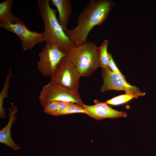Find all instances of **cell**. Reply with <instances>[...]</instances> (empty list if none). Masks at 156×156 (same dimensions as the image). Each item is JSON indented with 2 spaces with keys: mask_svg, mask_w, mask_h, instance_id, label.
Returning a JSON list of instances; mask_svg holds the SVG:
<instances>
[{
  "mask_svg": "<svg viewBox=\"0 0 156 156\" xmlns=\"http://www.w3.org/2000/svg\"><path fill=\"white\" fill-rule=\"evenodd\" d=\"M0 27L16 34L25 51L31 50L36 44L46 42L42 33L31 31L21 20L14 23L9 22L0 23Z\"/></svg>",
  "mask_w": 156,
  "mask_h": 156,
  "instance_id": "obj_6",
  "label": "cell"
},
{
  "mask_svg": "<svg viewBox=\"0 0 156 156\" xmlns=\"http://www.w3.org/2000/svg\"><path fill=\"white\" fill-rule=\"evenodd\" d=\"M109 65L110 69L112 71L119 74L125 79V76L121 73L117 68L112 57V54L108 53Z\"/></svg>",
  "mask_w": 156,
  "mask_h": 156,
  "instance_id": "obj_19",
  "label": "cell"
},
{
  "mask_svg": "<svg viewBox=\"0 0 156 156\" xmlns=\"http://www.w3.org/2000/svg\"><path fill=\"white\" fill-rule=\"evenodd\" d=\"M50 2L55 6L58 12V21L64 31L71 15L72 10L70 0H50Z\"/></svg>",
  "mask_w": 156,
  "mask_h": 156,
  "instance_id": "obj_10",
  "label": "cell"
},
{
  "mask_svg": "<svg viewBox=\"0 0 156 156\" xmlns=\"http://www.w3.org/2000/svg\"><path fill=\"white\" fill-rule=\"evenodd\" d=\"M59 101H52L48 104L43 108L44 111L46 114L51 115L57 110Z\"/></svg>",
  "mask_w": 156,
  "mask_h": 156,
  "instance_id": "obj_18",
  "label": "cell"
},
{
  "mask_svg": "<svg viewBox=\"0 0 156 156\" xmlns=\"http://www.w3.org/2000/svg\"><path fill=\"white\" fill-rule=\"evenodd\" d=\"M39 13L44 25L42 32L46 42L55 45L66 55L74 46L57 18L56 12L50 5V0H37Z\"/></svg>",
  "mask_w": 156,
  "mask_h": 156,
  "instance_id": "obj_2",
  "label": "cell"
},
{
  "mask_svg": "<svg viewBox=\"0 0 156 156\" xmlns=\"http://www.w3.org/2000/svg\"><path fill=\"white\" fill-rule=\"evenodd\" d=\"M108 44V41L105 39L98 47L99 67H101L102 69H110L109 65L108 53L107 51Z\"/></svg>",
  "mask_w": 156,
  "mask_h": 156,
  "instance_id": "obj_13",
  "label": "cell"
},
{
  "mask_svg": "<svg viewBox=\"0 0 156 156\" xmlns=\"http://www.w3.org/2000/svg\"><path fill=\"white\" fill-rule=\"evenodd\" d=\"M114 5L110 0H90L79 14L76 27L65 31L73 45L77 46L86 42L91 30L106 21Z\"/></svg>",
  "mask_w": 156,
  "mask_h": 156,
  "instance_id": "obj_1",
  "label": "cell"
},
{
  "mask_svg": "<svg viewBox=\"0 0 156 156\" xmlns=\"http://www.w3.org/2000/svg\"><path fill=\"white\" fill-rule=\"evenodd\" d=\"M66 55L56 46L46 42L38 54L37 68L43 75L51 77L60 61Z\"/></svg>",
  "mask_w": 156,
  "mask_h": 156,
  "instance_id": "obj_7",
  "label": "cell"
},
{
  "mask_svg": "<svg viewBox=\"0 0 156 156\" xmlns=\"http://www.w3.org/2000/svg\"><path fill=\"white\" fill-rule=\"evenodd\" d=\"M13 2V0H6L0 3V23L9 22L14 23L21 20L11 12Z\"/></svg>",
  "mask_w": 156,
  "mask_h": 156,
  "instance_id": "obj_11",
  "label": "cell"
},
{
  "mask_svg": "<svg viewBox=\"0 0 156 156\" xmlns=\"http://www.w3.org/2000/svg\"><path fill=\"white\" fill-rule=\"evenodd\" d=\"M98 47L94 42L88 41L80 45L74 46L65 57L81 76L88 77L99 67Z\"/></svg>",
  "mask_w": 156,
  "mask_h": 156,
  "instance_id": "obj_3",
  "label": "cell"
},
{
  "mask_svg": "<svg viewBox=\"0 0 156 156\" xmlns=\"http://www.w3.org/2000/svg\"><path fill=\"white\" fill-rule=\"evenodd\" d=\"M12 76L11 67L9 68L5 77L3 88L0 93V116L1 118L5 117V111L3 107V101L4 99L8 97V91L9 88V81Z\"/></svg>",
  "mask_w": 156,
  "mask_h": 156,
  "instance_id": "obj_12",
  "label": "cell"
},
{
  "mask_svg": "<svg viewBox=\"0 0 156 156\" xmlns=\"http://www.w3.org/2000/svg\"><path fill=\"white\" fill-rule=\"evenodd\" d=\"M18 111L17 107L15 105L12 106L8 109L9 120L7 124L1 131L6 135H11V130L12 126L16 119V114Z\"/></svg>",
  "mask_w": 156,
  "mask_h": 156,
  "instance_id": "obj_15",
  "label": "cell"
},
{
  "mask_svg": "<svg viewBox=\"0 0 156 156\" xmlns=\"http://www.w3.org/2000/svg\"><path fill=\"white\" fill-rule=\"evenodd\" d=\"M39 99L43 108L52 101L73 102L82 107L84 104L78 90H71L51 81L42 88Z\"/></svg>",
  "mask_w": 156,
  "mask_h": 156,
  "instance_id": "obj_4",
  "label": "cell"
},
{
  "mask_svg": "<svg viewBox=\"0 0 156 156\" xmlns=\"http://www.w3.org/2000/svg\"><path fill=\"white\" fill-rule=\"evenodd\" d=\"M73 103L69 102L59 101L58 109L55 112H61L66 110Z\"/></svg>",
  "mask_w": 156,
  "mask_h": 156,
  "instance_id": "obj_20",
  "label": "cell"
},
{
  "mask_svg": "<svg viewBox=\"0 0 156 156\" xmlns=\"http://www.w3.org/2000/svg\"><path fill=\"white\" fill-rule=\"evenodd\" d=\"M95 104L89 105L84 104L83 107L86 109L87 114L96 120L105 118H115L120 117H126L127 113L114 109L105 102L95 100Z\"/></svg>",
  "mask_w": 156,
  "mask_h": 156,
  "instance_id": "obj_9",
  "label": "cell"
},
{
  "mask_svg": "<svg viewBox=\"0 0 156 156\" xmlns=\"http://www.w3.org/2000/svg\"><path fill=\"white\" fill-rule=\"evenodd\" d=\"M0 142L14 150L20 149L21 147L16 144L13 140L11 135L5 134L0 131Z\"/></svg>",
  "mask_w": 156,
  "mask_h": 156,
  "instance_id": "obj_17",
  "label": "cell"
},
{
  "mask_svg": "<svg viewBox=\"0 0 156 156\" xmlns=\"http://www.w3.org/2000/svg\"><path fill=\"white\" fill-rule=\"evenodd\" d=\"M145 93L141 92L138 93L122 94L107 100L105 103L114 105H117L126 103L134 98L145 95Z\"/></svg>",
  "mask_w": 156,
  "mask_h": 156,
  "instance_id": "obj_14",
  "label": "cell"
},
{
  "mask_svg": "<svg viewBox=\"0 0 156 156\" xmlns=\"http://www.w3.org/2000/svg\"><path fill=\"white\" fill-rule=\"evenodd\" d=\"M77 113H81L87 114V112L86 109L84 108L75 103H73L66 110L61 112H55L51 115L54 116H59Z\"/></svg>",
  "mask_w": 156,
  "mask_h": 156,
  "instance_id": "obj_16",
  "label": "cell"
},
{
  "mask_svg": "<svg viewBox=\"0 0 156 156\" xmlns=\"http://www.w3.org/2000/svg\"><path fill=\"white\" fill-rule=\"evenodd\" d=\"M80 77L75 68L65 56L57 64L50 81L75 91L78 90Z\"/></svg>",
  "mask_w": 156,
  "mask_h": 156,
  "instance_id": "obj_5",
  "label": "cell"
},
{
  "mask_svg": "<svg viewBox=\"0 0 156 156\" xmlns=\"http://www.w3.org/2000/svg\"><path fill=\"white\" fill-rule=\"evenodd\" d=\"M102 73L103 82L101 87V92L114 90H123L127 94L141 92L138 88L131 85L125 79L110 69H102Z\"/></svg>",
  "mask_w": 156,
  "mask_h": 156,
  "instance_id": "obj_8",
  "label": "cell"
}]
</instances>
